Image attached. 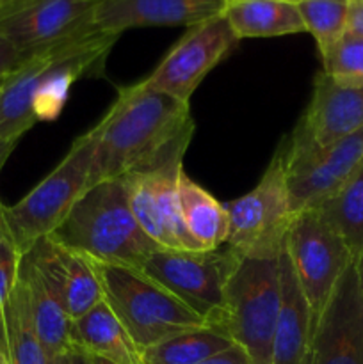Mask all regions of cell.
<instances>
[{
	"label": "cell",
	"instance_id": "26",
	"mask_svg": "<svg viewBox=\"0 0 363 364\" xmlns=\"http://www.w3.org/2000/svg\"><path fill=\"white\" fill-rule=\"evenodd\" d=\"M320 59L322 73L335 84L363 87V36L345 32Z\"/></svg>",
	"mask_w": 363,
	"mask_h": 364
},
{
	"label": "cell",
	"instance_id": "31",
	"mask_svg": "<svg viewBox=\"0 0 363 364\" xmlns=\"http://www.w3.org/2000/svg\"><path fill=\"white\" fill-rule=\"evenodd\" d=\"M70 361H71V364H93L91 355L77 347L70 348Z\"/></svg>",
	"mask_w": 363,
	"mask_h": 364
},
{
	"label": "cell",
	"instance_id": "14",
	"mask_svg": "<svg viewBox=\"0 0 363 364\" xmlns=\"http://www.w3.org/2000/svg\"><path fill=\"white\" fill-rule=\"evenodd\" d=\"M363 160V128L337 144L287 162V183L292 212L299 213L326 203L351 178Z\"/></svg>",
	"mask_w": 363,
	"mask_h": 364
},
{
	"label": "cell",
	"instance_id": "37",
	"mask_svg": "<svg viewBox=\"0 0 363 364\" xmlns=\"http://www.w3.org/2000/svg\"><path fill=\"white\" fill-rule=\"evenodd\" d=\"M301 364H312V355H310V352H308V354H306V358L302 359Z\"/></svg>",
	"mask_w": 363,
	"mask_h": 364
},
{
	"label": "cell",
	"instance_id": "22",
	"mask_svg": "<svg viewBox=\"0 0 363 364\" xmlns=\"http://www.w3.org/2000/svg\"><path fill=\"white\" fill-rule=\"evenodd\" d=\"M2 352L9 364H48L45 350L39 343L28 304L27 288L18 276L13 294L7 299L2 313Z\"/></svg>",
	"mask_w": 363,
	"mask_h": 364
},
{
	"label": "cell",
	"instance_id": "36",
	"mask_svg": "<svg viewBox=\"0 0 363 364\" xmlns=\"http://www.w3.org/2000/svg\"><path fill=\"white\" fill-rule=\"evenodd\" d=\"M0 364H9V361H7L6 354L2 352V348H0Z\"/></svg>",
	"mask_w": 363,
	"mask_h": 364
},
{
	"label": "cell",
	"instance_id": "29",
	"mask_svg": "<svg viewBox=\"0 0 363 364\" xmlns=\"http://www.w3.org/2000/svg\"><path fill=\"white\" fill-rule=\"evenodd\" d=\"M199 364H253L249 355L246 354V350L238 345H231V347L224 348L219 354L212 355V358L205 359Z\"/></svg>",
	"mask_w": 363,
	"mask_h": 364
},
{
	"label": "cell",
	"instance_id": "28",
	"mask_svg": "<svg viewBox=\"0 0 363 364\" xmlns=\"http://www.w3.org/2000/svg\"><path fill=\"white\" fill-rule=\"evenodd\" d=\"M23 60L25 53H21L9 39L0 34V80L9 77Z\"/></svg>",
	"mask_w": 363,
	"mask_h": 364
},
{
	"label": "cell",
	"instance_id": "6",
	"mask_svg": "<svg viewBox=\"0 0 363 364\" xmlns=\"http://www.w3.org/2000/svg\"><path fill=\"white\" fill-rule=\"evenodd\" d=\"M228 247L246 258H278L294 220L287 183L285 146L280 144L265 173L248 194L224 203Z\"/></svg>",
	"mask_w": 363,
	"mask_h": 364
},
{
	"label": "cell",
	"instance_id": "32",
	"mask_svg": "<svg viewBox=\"0 0 363 364\" xmlns=\"http://www.w3.org/2000/svg\"><path fill=\"white\" fill-rule=\"evenodd\" d=\"M354 272H356V281H358V290L359 295H362V302H363V249L358 256H356L354 262Z\"/></svg>",
	"mask_w": 363,
	"mask_h": 364
},
{
	"label": "cell",
	"instance_id": "4",
	"mask_svg": "<svg viewBox=\"0 0 363 364\" xmlns=\"http://www.w3.org/2000/svg\"><path fill=\"white\" fill-rule=\"evenodd\" d=\"M107 302L141 350L184 331L206 326L173 294L135 269L95 263Z\"/></svg>",
	"mask_w": 363,
	"mask_h": 364
},
{
	"label": "cell",
	"instance_id": "16",
	"mask_svg": "<svg viewBox=\"0 0 363 364\" xmlns=\"http://www.w3.org/2000/svg\"><path fill=\"white\" fill-rule=\"evenodd\" d=\"M43 279L56 290L63 301L64 311L71 322L103 301V288L89 258L53 244L50 238L39 240L25 252Z\"/></svg>",
	"mask_w": 363,
	"mask_h": 364
},
{
	"label": "cell",
	"instance_id": "38",
	"mask_svg": "<svg viewBox=\"0 0 363 364\" xmlns=\"http://www.w3.org/2000/svg\"><path fill=\"white\" fill-rule=\"evenodd\" d=\"M224 2V7L230 6V4H235V2H242V0H223Z\"/></svg>",
	"mask_w": 363,
	"mask_h": 364
},
{
	"label": "cell",
	"instance_id": "40",
	"mask_svg": "<svg viewBox=\"0 0 363 364\" xmlns=\"http://www.w3.org/2000/svg\"><path fill=\"white\" fill-rule=\"evenodd\" d=\"M0 345H2V323H0Z\"/></svg>",
	"mask_w": 363,
	"mask_h": 364
},
{
	"label": "cell",
	"instance_id": "33",
	"mask_svg": "<svg viewBox=\"0 0 363 364\" xmlns=\"http://www.w3.org/2000/svg\"><path fill=\"white\" fill-rule=\"evenodd\" d=\"M27 2H31V0H0V16L18 9V7L25 6Z\"/></svg>",
	"mask_w": 363,
	"mask_h": 364
},
{
	"label": "cell",
	"instance_id": "11",
	"mask_svg": "<svg viewBox=\"0 0 363 364\" xmlns=\"http://www.w3.org/2000/svg\"><path fill=\"white\" fill-rule=\"evenodd\" d=\"M238 38L224 14L189 27L180 41L167 52L144 85L187 102L203 78L233 50Z\"/></svg>",
	"mask_w": 363,
	"mask_h": 364
},
{
	"label": "cell",
	"instance_id": "21",
	"mask_svg": "<svg viewBox=\"0 0 363 364\" xmlns=\"http://www.w3.org/2000/svg\"><path fill=\"white\" fill-rule=\"evenodd\" d=\"M223 14L238 41L305 32L298 6L285 0H242L224 7Z\"/></svg>",
	"mask_w": 363,
	"mask_h": 364
},
{
	"label": "cell",
	"instance_id": "19",
	"mask_svg": "<svg viewBox=\"0 0 363 364\" xmlns=\"http://www.w3.org/2000/svg\"><path fill=\"white\" fill-rule=\"evenodd\" d=\"M20 277L27 288L32 320L46 358L53 359L60 354H66L71 348V318L64 311L63 301L56 290L43 279L39 270L27 256L21 258Z\"/></svg>",
	"mask_w": 363,
	"mask_h": 364
},
{
	"label": "cell",
	"instance_id": "7",
	"mask_svg": "<svg viewBox=\"0 0 363 364\" xmlns=\"http://www.w3.org/2000/svg\"><path fill=\"white\" fill-rule=\"evenodd\" d=\"M241 255L231 247L214 251L159 249L139 272L148 276L196 313L206 326L217 327L224 309L228 281Z\"/></svg>",
	"mask_w": 363,
	"mask_h": 364
},
{
	"label": "cell",
	"instance_id": "8",
	"mask_svg": "<svg viewBox=\"0 0 363 364\" xmlns=\"http://www.w3.org/2000/svg\"><path fill=\"white\" fill-rule=\"evenodd\" d=\"M285 251L317 323L331 291L352 263L351 251L315 208L295 213Z\"/></svg>",
	"mask_w": 363,
	"mask_h": 364
},
{
	"label": "cell",
	"instance_id": "12",
	"mask_svg": "<svg viewBox=\"0 0 363 364\" xmlns=\"http://www.w3.org/2000/svg\"><path fill=\"white\" fill-rule=\"evenodd\" d=\"M312 364H363V302L354 263L345 269L315 323Z\"/></svg>",
	"mask_w": 363,
	"mask_h": 364
},
{
	"label": "cell",
	"instance_id": "18",
	"mask_svg": "<svg viewBox=\"0 0 363 364\" xmlns=\"http://www.w3.org/2000/svg\"><path fill=\"white\" fill-rule=\"evenodd\" d=\"M70 341L71 347L114 364H146L142 350L134 343L105 301L71 322Z\"/></svg>",
	"mask_w": 363,
	"mask_h": 364
},
{
	"label": "cell",
	"instance_id": "3",
	"mask_svg": "<svg viewBox=\"0 0 363 364\" xmlns=\"http://www.w3.org/2000/svg\"><path fill=\"white\" fill-rule=\"evenodd\" d=\"M280 302V256H241L228 281L223 316L216 329L244 348L253 364H273Z\"/></svg>",
	"mask_w": 363,
	"mask_h": 364
},
{
	"label": "cell",
	"instance_id": "25",
	"mask_svg": "<svg viewBox=\"0 0 363 364\" xmlns=\"http://www.w3.org/2000/svg\"><path fill=\"white\" fill-rule=\"evenodd\" d=\"M295 6L305 32L315 39L320 57L347 32V0H305Z\"/></svg>",
	"mask_w": 363,
	"mask_h": 364
},
{
	"label": "cell",
	"instance_id": "2",
	"mask_svg": "<svg viewBox=\"0 0 363 364\" xmlns=\"http://www.w3.org/2000/svg\"><path fill=\"white\" fill-rule=\"evenodd\" d=\"M95 263L139 270L157 245L135 220L121 178L88 188L50 237Z\"/></svg>",
	"mask_w": 363,
	"mask_h": 364
},
{
	"label": "cell",
	"instance_id": "17",
	"mask_svg": "<svg viewBox=\"0 0 363 364\" xmlns=\"http://www.w3.org/2000/svg\"><path fill=\"white\" fill-rule=\"evenodd\" d=\"M280 287L281 302L274 331L273 364H301L310 352L315 320L285 247L280 255Z\"/></svg>",
	"mask_w": 363,
	"mask_h": 364
},
{
	"label": "cell",
	"instance_id": "23",
	"mask_svg": "<svg viewBox=\"0 0 363 364\" xmlns=\"http://www.w3.org/2000/svg\"><path fill=\"white\" fill-rule=\"evenodd\" d=\"M315 210L344 238L354 262L363 249V160L337 194Z\"/></svg>",
	"mask_w": 363,
	"mask_h": 364
},
{
	"label": "cell",
	"instance_id": "9",
	"mask_svg": "<svg viewBox=\"0 0 363 364\" xmlns=\"http://www.w3.org/2000/svg\"><path fill=\"white\" fill-rule=\"evenodd\" d=\"M184 159H171L152 169L125 174L128 203L141 230L162 249L203 251L182 220L178 203V174Z\"/></svg>",
	"mask_w": 363,
	"mask_h": 364
},
{
	"label": "cell",
	"instance_id": "24",
	"mask_svg": "<svg viewBox=\"0 0 363 364\" xmlns=\"http://www.w3.org/2000/svg\"><path fill=\"white\" fill-rule=\"evenodd\" d=\"M231 345L233 341L219 329L203 326L178 333L146 348L142 350V359L146 364H199Z\"/></svg>",
	"mask_w": 363,
	"mask_h": 364
},
{
	"label": "cell",
	"instance_id": "35",
	"mask_svg": "<svg viewBox=\"0 0 363 364\" xmlns=\"http://www.w3.org/2000/svg\"><path fill=\"white\" fill-rule=\"evenodd\" d=\"M91 363L93 364H114V363L107 361V359H103V358H96V355H91Z\"/></svg>",
	"mask_w": 363,
	"mask_h": 364
},
{
	"label": "cell",
	"instance_id": "30",
	"mask_svg": "<svg viewBox=\"0 0 363 364\" xmlns=\"http://www.w3.org/2000/svg\"><path fill=\"white\" fill-rule=\"evenodd\" d=\"M18 142H20V139H0V173H2L7 159H9L11 153L14 151Z\"/></svg>",
	"mask_w": 363,
	"mask_h": 364
},
{
	"label": "cell",
	"instance_id": "15",
	"mask_svg": "<svg viewBox=\"0 0 363 364\" xmlns=\"http://www.w3.org/2000/svg\"><path fill=\"white\" fill-rule=\"evenodd\" d=\"M223 13V0H98L93 25L121 36L137 27H192Z\"/></svg>",
	"mask_w": 363,
	"mask_h": 364
},
{
	"label": "cell",
	"instance_id": "13",
	"mask_svg": "<svg viewBox=\"0 0 363 364\" xmlns=\"http://www.w3.org/2000/svg\"><path fill=\"white\" fill-rule=\"evenodd\" d=\"M98 0H31L0 16V34L32 53L93 28Z\"/></svg>",
	"mask_w": 363,
	"mask_h": 364
},
{
	"label": "cell",
	"instance_id": "5",
	"mask_svg": "<svg viewBox=\"0 0 363 364\" xmlns=\"http://www.w3.org/2000/svg\"><path fill=\"white\" fill-rule=\"evenodd\" d=\"M95 146L96 132L91 128L73 142L59 166L25 198L11 206L4 205V219L21 255L50 237L82 198L88 188Z\"/></svg>",
	"mask_w": 363,
	"mask_h": 364
},
{
	"label": "cell",
	"instance_id": "34",
	"mask_svg": "<svg viewBox=\"0 0 363 364\" xmlns=\"http://www.w3.org/2000/svg\"><path fill=\"white\" fill-rule=\"evenodd\" d=\"M48 364H71V361H70V350H68L66 354H60V355H57V358L48 359Z\"/></svg>",
	"mask_w": 363,
	"mask_h": 364
},
{
	"label": "cell",
	"instance_id": "10",
	"mask_svg": "<svg viewBox=\"0 0 363 364\" xmlns=\"http://www.w3.org/2000/svg\"><path fill=\"white\" fill-rule=\"evenodd\" d=\"M363 128V87L335 84L320 71L308 109L285 139V160L295 162L337 144Z\"/></svg>",
	"mask_w": 363,
	"mask_h": 364
},
{
	"label": "cell",
	"instance_id": "1",
	"mask_svg": "<svg viewBox=\"0 0 363 364\" xmlns=\"http://www.w3.org/2000/svg\"><path fill=\"white\" fill-rule=\"evenodd\" d=\"M93 128L96 146L88 188L184 156L196 123L187 102L141 80L117 89L116 102Z\"/></svg>",
	"mask_w": 363,
	"mask_h": 364
},
{
	"label": "cell",
	"instance_id": "20",
	"mask_svg": "<svg viewBox=\"0 0 363 364\" xmlns=\"http://www.w3.org/2000/svg\"><path fill=\"white\" fill-rule=\"evenodd\" d=\"M178 203L182 220L192 240L203 251H214L228 240V212L223 203L199 187L182 169L178 174Z\"/></svg>",
	"mask_w": 363,
	"mask_h": 364
},
{
	"label": "cell",
	"instance_id": "41",
	"mask_svg": "<svg viewBox=\"0 0 363 364\" xmlns=\"http://www.w3.org/2000/svg\"><path fill=\"white\" fill-rule=\"evenodd\" d=\"M0 82H2V80H0Z\"/></svg>",
	"mask_w": 363,
	"mask_h": 364
},
{
	"label": "cell",
	"instance_id": "27",
	"mask_svg": "<svg viewBox=\"0 0 363 364\" xmlns=\"http://www.w3.org/2000/svg\"><path fill=\"white\" fill-rule=\"evenodd\" d=\"M2 208L4 203L0 201V322H2L4 306L18 283L21 258H23L7 228Z\"/></svg>",
	"mask_w": 363,
	"mask_h": 364
},
{
	"label": "cell",
	"instance_id": "39",
	"mask_svg": "<svg viewBox=\"0 0 363 364\" xmlns=\"http://www.w3.org/2000/svg\"><path fill=\"white\" fill-rule=\"evenodd\" d=\"M285 2H290V4H299V2H305V0H285Z\"/></svg>",
	"mask_w": 363,
	"mask_h": 364
}]
</instances>
